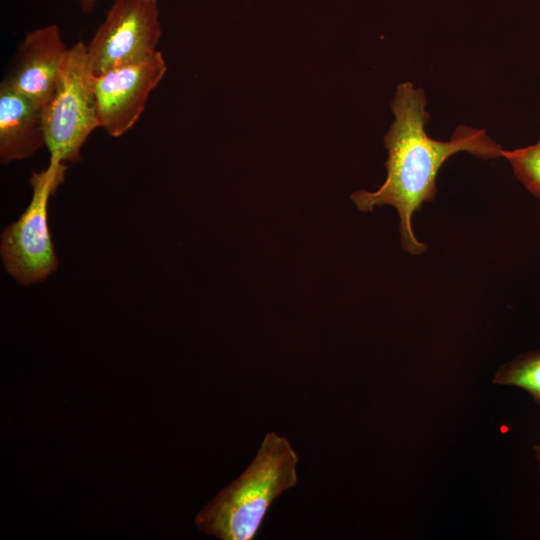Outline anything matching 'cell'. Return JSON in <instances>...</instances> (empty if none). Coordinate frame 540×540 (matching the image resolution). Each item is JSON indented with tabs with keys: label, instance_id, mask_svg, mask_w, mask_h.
Masks as SVG:
<instances>
[{
	"label": "cell",
	"instance_id": "3957f363",
	"mask_svg": "<svg viewBox=\"0 0 540 540\" xmlns=\"http://www.w3.org/2000/svg\"><path fill=\"white\" fill-rule=\"evenodd\" d=\"M87 45L69 47L55 92L43 109L45 147L50 159L64 163L81 160V148L99 126Z\"/></svg>",
	"mask_w": 540,
	"mask_h": 540
},
{
	"label": "cell",
	"instance_id": "277c9868",
	"mask_svg": "<svg viewBox=\"0 0 540 540\" xmlns=\"http://www.w3.org/2000/svg\"><path fill=\"white\" fill-rule=\"evenodd\" d=\"M67 165L50 159L30 177L33 194L20 218L1 234V257L6 271L20 284L45 280L58 267L48 226V202L65 179Z\"/></svg>",
	"mask_w": 540,
	"mask_h": 540
},
{
	"label": "cell",
	"instance_id": "30bf717a",
	"mask_svg": "<svg viewBox=\"0 0 540 540\" xmlns=\"http://www.w3.org/2000/svg\"><path fill=\"white\" fill-rule=\"evenodd\" d=\"M518 180L534 196L540 198V141L528 147L503 150Z\"/></svg>",
	"mask_w": 540,
	"mask_h": 540
},
{
	"label": "cell",
	"instance_id": "5b68a950",
	"mask_svg": "<svg viewBox=\"0 0 540 540\" xmlns=\"http://www.w3.org/2000/svg\"><path fill=\"white\" fill-rule=\"evenodd\" d=\"M161 34L158 0H113L86 44L94 75L150 58Z\"/></svg>",
	"mask_w": 540,
	"mask_h": 540
},
{
	"label": "cell",
	"instance_id": "7c38bea8",
	"mask_svg": "<svg viewBox=\"0 0 540 540\" xmlns=\"http://www.w3.org/2000/svg\"><path fill=\"white\" fill-rule=\"evenodd\" d=\"M535 454H536V458H537V460L539 462V465H540V444L535 446Z\"/></svg>",
	"mask_w": 540,
	"mask_h": 540
},
{
	"label": "cell",
	"instance_id": "7a4b0ae2",
	"mask_svg": "<svg viewBox=\"0 0 540 540\" xmlns=\"http://www.w3.org/2000/svg\"><path fill=\"white\" fill-rule=\"evenodd\" d=\"M298 456L288 439L267 433L247 469L195 518L202 532L221 540H252L273 500L297 483Z\"/></svg>",
	"mask_w": 540,
	"mask_h": 540
},
{
	"label": "cell",
	"instance_id": "8fae6325",
	"mask_svg": "<svg viewBox=\"0 0 540 540\" xmlns=\"http://www.w3.org/2000/svg\"><path fill=\"white\" fill-rule=\"evenodd\" d=\"M81 5V9L84 13H90L95 8L99 0H77Z\"/></svg>",
	"mask_w": 540,
	"mask_h": 540
},
{
	"label": "cell",
	"instance_id": "6da1fadb",
	"mask_svg": "<svg viewBox=\"0 0 540 540\" xmlns=\"http://www.w3.org/2000/svg\"><path fill=\"white\" fill-rule=\"evenodd\" d=\"M425 106L422 89L410 82L398 85L391 103L395 120L384 136L387 178L374 192L360 190L351 195L356 207L364 212L376 206H393L400 218L402 248L412 255L427 249L413 232L412 215L424 202L434 200L436 177L444 162L461 151L483 159L502 157L503 151L485 130L466 125L457 126L449 141L430 138L425 131L430 119Z\"/></svg>",
	"mask_w": 540,
	"mask_h": 540
},
{
	"label": "cell",
	"instance_id": "9c48e42d",
	"mask_svg": "<svg viewBox=\"0 0 540 540\" xmlns=\"http://www.w3.org/2000/svg\"><path fill=\"white\" fill-rule=\"evenodd\" d=\"M494 382L526 390L540 405V351L517 356L496 373Z\"/></svg>",
	"mask_w": 540,
	"mask_h": 540
},
{
	"label": "cell",
	"instance_id": "8992f818",
	"mask_svg": "<svg viewBox=\"0 0 540 540\" xmlns=\"http://www.w3.org/2000/svg\"><path fill=\"white\" fill-rule=\"evenodd\" d=\"M167 71L160 51L150 58L94 77L99 126L110 136L129 131L142 115L150 93Z\"/></svg>",
	"mask_w": 540,
	"mask_h": 540
},
{
	"label": "cell",
	"instance_id": "52a82bcc",
	"mask_svg": "<svg viewBox=\"0 0 540 540\" xmlns=\"http://www.w3.org/2000/svg\"><path fill=\"white\" fill-rule=\"evenodd\" d=\"M68 49L57 24L31 30L4 80L44 109L55 92Z\"/></svg>",
	"mask_w": 540,
	"mask_h": 540
},
{
	"label": "cell",
	"instance_id": "ba28073f",
	"mask_svg": "<svg viewBox=\"0 0 540 540\" xmlns=\"http://www.w3.org/2000/svg\"><path fill=\"white\" fill-rule=\"evenodd\" d=\"M43 146V108L3 79L0 84L1 163L28 158Z\"/></svg>",
	"mask_w": 540,
	"mask_h": 540
}]
</instances>
